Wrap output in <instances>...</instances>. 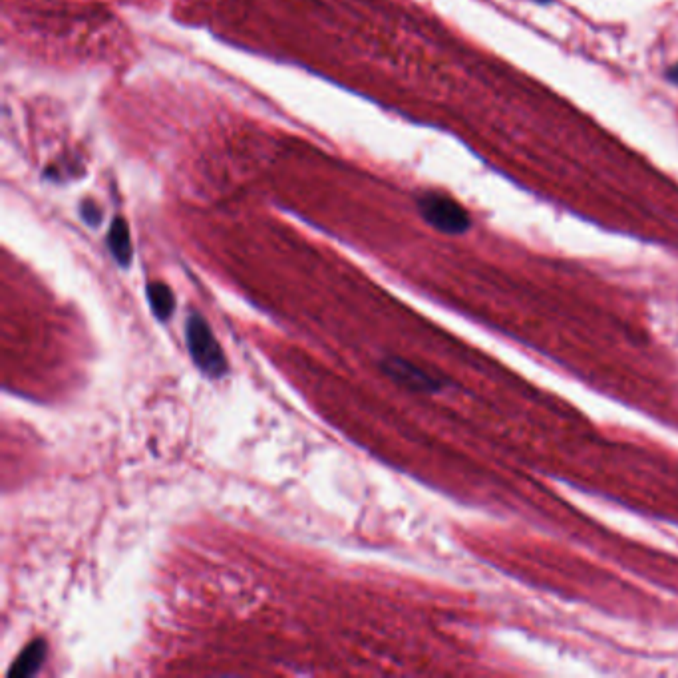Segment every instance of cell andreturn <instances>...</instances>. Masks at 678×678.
Segmentation results:
<instances>
[{
	"label": "cell",
	"instance_id": "cell-8",
	"mask_svg": "<svg viewBox=\"0 0 678 678\" xmlns=\"http://www.w3.org/2000/svg\"><path fill=\"white\" fill-rule=\"evenodd\" d=\"M667 80H669L671 84H675V86H678V64H675V66H671V68L667 70Z\"/></svg>",
	"mask_w": 678,
	"mask_h": 678
},
{
	"label": "cell",
	"instance_id": "cell-5",
	"mask_svg": "<svg viewBox=\"0 0 678 678\" xmlns=\"http://www.w3.org/2000/svg\"><path fill=\"white\" fill-rule=\"evenodd\" d=\"M44 657H46V643L42 639L28 643L26 649L12 663V667L8 671V678L34 677L40 671Z\"/></svg>",
	"mask_w": 678,
	"mask_h": 678
},
{
	"label": "cell",
	"instance_id": "cell-4",
	"mask_svg": "<svg viewBox=\"0 0 678 678\" xmlns=\"http://www.w3.org/2000/svg\"><path fill=\"white\" fill-rule=\"evenodd\" d=\"M108 249L112 253V257L116 259V263L120 267H130L132 257H134V249H132V237H130V227L126 223L124 217H116L110 225L108 231Z\"/></svg>",
	"mask_w": 678,
	"mask_h": 678
},
{
	"label": "cell",
	"instance_id": "cell-3",
	"mask_svg": "<svg viewBox=\"0 0 678 678\" xmlns=\"http://www.w3.org/2000/svg\"><path fill=\"white\" fill-rule=\"evenodd\" d=\"M380 368L386 372V376L390 380H394L396 384H400L408 390H414V392L432 394V392H438L442 388L440 380H436L434 376H430L428 372L410 364L404 358H396V356L386 358V360H382Z\"/></svg>",
	"mask_w": 678,
	"mask_h": 678
},
{
	"label": "cell",
	"instance_id": "cell-2",
	"mask_svg": "<svg viewBox=\"0 0 678 678\" xmlns=\"http://www.w3.org/2000/svg\"><path fill=\"white\" fill-rule=\"evenodd\" d=\"M418 211L428 225L446 235H462L472 227L468 211L444 193L428 191L418 197Z\"/></svg>",
	"mask_w": 678,
	"mask_h": 678
},
{
	"label": "cell",
	"instance_id": "cell-7",
	"mask_svg": "<svg viewBox=\"0 0 678 678\" xmlns=\"http://www.w3.org/2000/svg\"><path fill=\"white\" fill-rule=\"evenodd\" d=\"M80 217L82 221L88 225V227H98L102 223V209L96 201L92 199H86L80 203Z\"/></svg>",
	"mask_w": 678,
	"mask_h": 678
},
{
	"label": "cell",
	"instance_id": "cell-9",
	"mask_svg": "<svg viewBox=\"0 0 678 678\" xmlns=\"http://www.w3.org/2000/svg\"><path fill=\"white\" fill-rule=\"evenodd\" d=\"M535 2H539V4H547V2H551V0H535Z\"/></svg>",
	"mask_w": 678,
	"mask_h": 678
},
{
	"label": "cell",
	"instance_id": "cell-1",
	"mask_svg": "<svg viewBox=\"0 0 678 678\" xmlns=\"http://www.w3.org/2000/svg\"><path fill=\"white\" fill-rule=\"evenodd\" d=\"M185 339L191 360L203 374L211 378H221L227 372L225 352L221 350L211 327L199 313H189L185 321Z\"/></svg>",
	"mask_w": 678,
	"mask_h": 678
},
{
	"label": "cell",
	"instance_id": "cell-6",
	"mask_svg": "<svg viewBox=\"0 0 678 678\" xmlns=\"http://www.w3.org/2000/svg\"><path fill=\"white\" fill-rule=\"evenodd\" d=\"M146 293H148V301H150L154 315L160 321H168L175 309V299H173L170 287L166 283H150Z\"/></svg>",
	"mask_w": 678,
	"mask_h": 678
}]
</instances>
